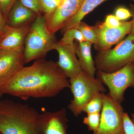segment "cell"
Masks as SVG:
<instances>
[{"label": "cell", "instance_id": "f546056e", "mask_svg": "<svg viewBox=\"0 0 134 134\" xmlns=\"http://www.w3.org/2000/svg\"><path fill=\"white\" fill-rule=\"evenodd\" d=\"M2 38V36H0V41L1 40Z\"/></svg>", "mask_w": 134, "mask_h": 134}, {"label": "cell", "instance_id": "44dd1931", "mask_svg": "<svg viewBox=\"0 0 134 134\" xmlns=\"http://www.w3.org/2000/svg\"><path fill=\"white\" fill-rule=\"evenodd\" d=\"M62 0H40L43 13L48 21Z\"/></svg>", "mask_w": 134, "mask_h": 134}, {"label": "cell", "instance_id": "6da1fadb", "mask_svg": "<svg viewBox=\"0 0 134 134\" xmlns=\"http://www.w3.org/2000/svg\"><path fill=\"white\" fill-rule=\"evenodd\" d=\"M67 88L69 81L57 63L43 58L19 70L4 86L3 93L27 100L53 97Z\"/></svg>", "mask_w": 134, "mask_h": 134}, {"label": "cell", "instance_id": "ffe728a7", "mask_svg": "<svg viewBox=\"0 0 134 134\" xmlns=\"http://www.w3.org/2000/svg\"><path fill=\"white\" fill-rule=\"evenodd\" d=\"M100 113L87 114L83 118V122L88 127L89 130L95 134L98 131L100 121Z\"/></svg>", "mask_w": 134, "mask_h": 134}, {"label": "cell", "instance_id": "ac0fdd59", "mask_svg": "<svg viewBox=\"0 0 134 134\" xmlns=\"http://www.w3.org/2000/svg\"><path fill=\"white\" fill-rule=\"evenodd\" d=\"M75 40L77 42L86 41L81 32L76 28L69 29L65 31L62 38L59 42L62 44L74 46Z\"/></svg>", "mask_w": 134, "mask_h": 134}, {"label": "cell", "instance_id": "8992f818", "mask_svg": "<svg viewBox=\"0 0 134 134\" xmlns=\"http://www.w3.org/2000/svg\"><path fill=\"white\" fill-rule=\"evenodd\" d=\"M97 76V78L108 87V96L121 104L126 90L129 87H134V62L111 73L98 70Z\"/></svg>", "mask_w": 134, "mask_h": 134}, {"label": "cell", "instance_id": "7a4b0ae2", "mask_svg": "<svg viewBox=\"0 0 134 134\" xmlns=\"http://www.w3.org/2000/svg\"><path fill=\"white\" fill-rule=\"evenodd\" d=\"M38 112L27 104L6 99L0 102V132L2 134H41Z\"/></svg>", "mask_w": 134, "mask_h": 134}, {"label": "cell", "instance_id": "484cf974", "mask_svg": "<svg viewBox=\"0 0 134 134\" xmlns=\"http://www.w3.org/2000/svg\"><path fill=\"white\" fill-rule=\"evenodd\" d=\"M121 22L120 21L115 15H108L106 17L104 24L109 28H115L119 26Z\"/></svg>", "mask_w": 134, "mask_h": 134}, {"label": "cell", "instance_id": "d4e9b609", "mask_svg": "<svg viewBox=\"0 0 134 134\" xmlns=\"http://www.w3.org/2000/svg\"><path fill=\"white\" fill-rule=\"evenodd\" d=\"M115 15L120 21H125L132 16V13L129 10L122 7L116 9Z\"/></svg>", "mask_w": 134, "mask_h": 134}, {"label": "cell", "instance_id": "d6986e66", "mask_svg": "<svg viewBox=\"0 0 134 134\" xmlns=\"http://www.w3.org/2000/svg\"><path fill=\"white\" fill-rule=\"evenodd\" d=\"M76 28L81 32L85 40L95 45L97 41V37L94 26H91L82 21Z\"/></svg>", "mask_w": 134, "mask_h": 134}, {"label": "cell", "instance_id": "9c48e42d", "mask_svg": "<svg viewBox=\"0 0 134 134\" xmlns=\"http://www.w3.org/2000/svg\"><path fill=\"white\" fill-rule=\"evenodd\" d=\"M25 64L23 52L0 49V98L6 84Z\"/></svg>", "mask_w": 134, "mask_h": 134}, {"label": "cell", "instance_id": "9a60e30c", "mask_svg": "<svg viewBox=\"0 0 134 134\" xmlns=\"http://www.w3.org/2000/svg\"><path fill=\"white\" fill-rule=\"evenodd\" d=\"M92 44L87 41L76 44V53L83 71L92 77H95L96 69L95 61L92 56Z\"/></svg>", "mask_w": 134, "mask_h": 134}, {"label": "cell", "instance_id": "1f68e13d", "mask_svg": "<svg viewBox=\"0 0 134 134\" xmlns=\"http://www.w3.org/2000/svg\"><path fill=\"white\" fill-rule=\"evenodd\" d=\"M133 1H134V0H133Z\"/></svg>", "mask_w": 134, "mask_h": 134}, {"label": "cell", "instance_id": "cb8c5ba5", "mask_svg": "<svg viewBox=\"0 0 134 134\" xmlns=\"http://www.w3.org/2000/svg\"><path fill=\"white\" fill-rule=\"evenodd\" d=\"M17 1V0H0V8L7 21L10 11Z\"/></svg>", "mask_w": 134, "mask_h": 134}, {"label": "cell", "instance_id": "f1b7e54d", "mask_svg": "<svg viewBox=\"0 0 134 134\" xmlns=\"http://www.w3.org/2000/svg\"><path fill=\"white\" fill-rule=\"evenodd\" d=\"M132 121L134 124V113L132 114Z\"/></svg>", "mask_w": 134, "mask_h": 134}, {"label": "cell", "instance_id": "5bb4252c", "mask_svg": "<svg viewBox=\"0 0 134 134\" xmlns=\"http://www.w3.org/2000/svg\"><path fill=\"white\" fill-rule=\"evenodd\" d=\"M37 16L32 10L22 5L17 0L10 11L7 19V24L14 27L29 25Z\"/></svg>", "mask_w": 134, "mask_h": 134}, {"label": "cell", "instance_id": "5b68a950", "mask_svg": "<svg viewBox=\"0 0 134 134\" xmlns=\"http://www.w3.org/2000/svg\"><path fill=\"white\" fill-rule=\"evenodd\" d=\"M133 62L134 35L130 34L114 48L98 52L95 63L97 70L111 73Z\"/></svg>", "mask_w": 134, "mask_h": 134}, {"label": "cell", "instance_id": "4316f807", "mask_svg": "<svg viewBox=\"0 0 134 134\" xmlns=\"http://www.w3.org/2000/svg\"><path fill=\"white\" fill-rule=\"evenodd\" d=\"M7 25V20L0 8V36H3Z\"/></svg>", "mask_w": 134, "mask_h": 134}, {"label": "cell", "instance_id": "7c38bea8", "mask_svg": "<svg viewBox=\"0 0 134 134\" xmlns=\"http://www.w3.org/2000/svg\"><path fill=\"white\" fill-rule=\"evenodd\" d=\"M82 0H62L47 21V26L50 33L55 34L60 30L65 23L76 13Z\"/></svg>", "mask_w": 134, "mask_h": 134}, {"label": "cell", "instance_id": "d6a6232c", "mask_svg": "<svg viewBox=\"0 0 134 134\" xmlns=\"http://www.w3.org/2000/svg\"></svg>", "mask_w": 134, "mask_h": 134}, {"label": "cell", "instance_id": "7402d4cb", "mask_svg": "<svg viewBox=\"0 0 134 134\" xmlns=\"http://www.w3.org/2000/svg\"><path fill=\"white\" fill-rule=\"evenodd\" d=\"M25 7L31 10L37 15V16L41 15L43 13L40 0H19Z\"/></svg>", "mask_w": 134, "mask_h": 134}, {"label": "cell", "instance_id": "52a82bcc", "mask_svg": "<svg viewBox=\"0 0 134 134\" xmlns=\"http://www.w3.org/2000/svg\"><path fill=\"white\" fill-rule=\"evenodd\" d=\"M100 113V125L95 134H125L123 121L124 111L121 104L113 100L108 94H104Z\"/></svg>", "mask_w": 134, "mask_h": 134}, {"label": "cell", "instance_id": "30bf717a", "mask_svg": "<svg viewBox=\"0 0 134 134\" xmlns=\"http://www.w3.org/2000/svg\"><path fill=\"white\" fill-rule=\"evenodd\" d=\"M66 111L63 108L56 111H44L39 114L37 124L41 134H68Z\"/></svg>", "mask_w": 134, "mask_h": 134}, {"label": "cell", "instance_id": "277c9868", "mask_svg": "<svg viewBox=\"0 0 134 134\" xmlns=\"http://www.w3.org/2000/svg\"><path fill=\"white\" fill-rule=\"evenodd\" d=\"M70 88L73 99L68 106L75 117L97 93L106 91L103 83L97 78L92 77L82 71L77 76L69 79Z\"/></svg>", "mask_w": 134, "mask_h": 134}, {"label": "cell", "instance_id": "83f0119b", "mask_svg": "<svg viewBox=\"0 0 134 134\" xmlns=\"http://www.w3.org/2000/svg\"><path fill=\"white\" fill-rule=\"evenodd\" d=\"M132 29H131V32H130V34H133L134 35V15L133 17V19L132 20Z\"/></svg>", "mask_w": 134, "mask_h": 134}, {"label": "cell", "instance_id": "2e32d148", "mask_svg": "<svg viewBox=\"0 0 134 134\" xmlns=\"http://www.w3.org/2000/svg\"><path fill=\"white\" fill-rule=\"evenodd\" d=\"M105 1L82 0L78 11L65 23L61 29V32L63 33L69 29L76 28L85 16Z\"/></svg>", "mask_w": 134, "mask_h": 134}, {"label": "cell", "instance_id": "3957f363", "mask_svg": "<svg viewBox=\"0 0 134 134\" xmlns=\"http://www.w3.org/2000/svg\"><path fill=\"white\" fill-rule=\"evenodd\" d=\"M58 42L55 34L48 31L44 16H37L31 24L25 39L24 51L25 63L44 58L48 52L54 50Z\"/></svg>", "mask_w": 134, "mask_h": 134}, {"label": "cell", "instance_id": "4fadbf2b", "mask_svg": "<svg viewBox=\"0 0 134 134\" xmlns=\"http://www.w3.org/2000/svg\"><path fill=\"white\" fill-rule=\"evenodd\" d=\"M31 25L14 27L7 25L0 41V49L23 52L25 39Z\"/></svg>", "mask_w": 134, "mask_h": 134}, {"label": "cell", "instance_id": "e0dca14e", "mask_svg": "<svg viewBox=\"0 0 134 134\" xmlns=\"http://www.w3.org/2000/svg\"><path fill=\"white\" fill-rule=\"evenodd\" d=\"M104 94L102 92L96 94L84 107L82 112L87 114L101 113L104 104Z\"/></svg>", "mask_w": 134, "mask_h": 134}, {"label": "cell", "instance_id": "8fae6325", "mask_svg": "<svg viewBox=\"0 0 134 134\" xmlns=\"http://www.w3.org/2000/svg\"><path fill=\"white\" fill-rule=\"evenodd\" d=\"M54 50L59 55L57 63L60 69L68 78H73L82 72L76 53L75 45L62 44L58 41Z\"/></svg>", "mask_w": 134, "mask_h": 134}, {"label": "cell", "instance_id": "603a6c76", "mask_svg": "<svg viewBox=\"0 0 134 134\" xmlns=\"http://www.w3.org/2000/svg\"><path fill=\"white\" fill-rule=\"evenodd\" d=\"M123 121L125 134H134V124L127 113L123 114Z\"/></svg>", "mask_w": 134, "mask_h": 134}, {"label": "cell", "instance_id": "ba28073f", "mask_svg": "<svg viewBox=\"0 0 134 134\" xmlns=\"http://www.w3.org/2000/svg\"><path fill=\"white\" fill-rule=\"evenodd\" d=\"M132 26V21L121 22L119 26L115 28L107 27L102 22L97 24L94 26L97 37L95 48L98 52L111 48L130 34Z\"/></svg>", "mask_w": 134, "mask_h": 134}, {"label": "cell", "instance_id": "4dcf8cb0", "mask_svg": "<svg viewBox=\"0 0 134 134\" xmlns=\"http://www.w3.org/2000/svg\"><path fill=\"white\" fill-rule=\"evenodd\" d=\"M0 134H2L1 133V132H0Z\"/></svg>", "mask_w": 134, "mask_h": 134}]
</instances>
